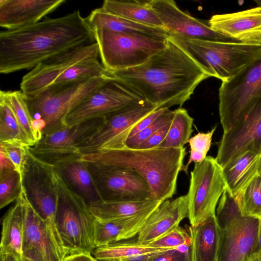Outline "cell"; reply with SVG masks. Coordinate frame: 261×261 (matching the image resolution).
<instances>
[{"label": "cell", "mask_w": 261, "mask_h": 261, "mask_svg": "<svg viewBox=\"0 0 261 261\" xmlns=\"http://www.w3.org/2000/svg\"><path fill=\"white\" fill-rule=\"evenodd\" d=\"M95 42L93 32L79 10L1 31L0 72L33 68L53 57Z\"/></svg>", "instance_id": "1"}, {"label": "cell", "mask_w": 261, "mask_h": 261, "mask_svg": "<svg viewBox=\"0 0 261 261\" xmlns=\"http://www.w3.org/2000/svg\"><path fill=\"white\" fill-rule=\"evenodd\" d=\"M158 109L182 105L210 76L181 48L168 39L167 46L137 66L112 72Z\"/></svg>", "instance_id": "2"}, {"label": "cell", "mask_w": 261, "mask_h": 261, "mask_svg": "<svg viewBox=\"0 0 261 261\" xmlns=\"http://www.w3.org/2000/svg\"><path fill=\"white\" fill-rule=\"evenodd\" d=\"M186 154L185 147L150 149L121 147L83 154L86 163L133 170L148 183L151 199L163 202L175 194L179 172Z\"/></svg>", "instance_id": "3"}, {"label": "cell", "mask_w": 261, "mask_h": 261, "mask_svg": "<svg viewBox=\"0 0 261 261\" xmlns=\"http://www.w3.org/2000/svg\"><path fill=\"white\" fill-rule=\"evenodd\" d=\"M58 194L56 215L57 231L66 255L93 252L96 218L85 199L64 179L59 170L50 165Z\"/></svg>", "instance_id": "4"}, {"label": "cell", "mask_w": 261, "mask_h": 261, "mask_svg": "<svg viewBox=\"0 0 261 261\" xmlns=\"http://www.w3.org/2000/svg\"><path fill=\"white\" fill-rule=\"evenodd\" d=\"M168 39L184 50L210 77L225 81L261 55V44L219 42L169 34Z\"/></svg>", "instance_id": "5"}, {"label": "cell", "mask_w": 261, "mask_h": 261, "mask_svg": "<svg viewBox=\"0 0 261 261\" xmlns=\"http://www.w3.org/2000/svg\"><path fill=\"white\" fill-rule=\"evenodd\" d=\"M93 34L101 63L110 73L143 64L165 48L168 42V37L120 33L106 29L95 31Z\"/></svg>", "instance_id": "6"}, {"label": "cell", "mask_w": 261, "mask_h": 261, "mask_svg": "<svg viewBox=\"0 0 261 261\" xmlns=\"http://www.w3.org/2000/svg\"><path fill=\"white\" fill-rule=\"evenodd\" d=\"M112 77H95L50 86L33 98H27L33 119H42L45 124L43 135L65 125L66 116Z\"/></svg>", "instance_id": "7"}, {"label": "cell", "mask_w": 261, "mask_h": 261, "mask_svg": "<svg viewBox=\"0 0 261 261\" xmlns=\"http://www.w3.org/2000/svg\"><path fill=\"white\" fill-rule=\"evenodd\" d=\"M261 98V55L219 89V113L223 133L228 131Z\"/></svg>", "instance_id": "8"}, {"label": "cell", "mask_w": 261, "mask_h": 261, "mask_svg": "<svg viewBox=\"0 0 261 261\" xmlns=\"http://www.w3.org/2000/svg\"><path fill=\"white\" fill-rule=\"evenodd\" d=\"M226 188L222 167L216 158L207 156L203 161L195 163L186 195L191 225L216 215V206Z\"/></svg>", "instance_id": "9"}, {"label": "cell", "mask_w": 261, "mask_h": 261, "mask_svg": "<svg viewBox=\"0 0 261 261\" xmlns=\"http://www.w3.org/2000/svg\"><path fill=\"white\" fill-rule=\"evenodd\" d=\"M22 184L31 204L46 224L58 248L65 257L56 228L58 194L50 165L39 160L29 151Z\"/></svg>", "instance_id": "10"}, {"label": "cell", "mask_w": 261, "mask_h": 261, "mask_svg": "<svg viewBox=\"0 0 261 261\" xmlns=\"http://www.w3.org/2000/svg\"><path fill=\"white\" fill-rule=\"evenodd\" d=\"M105 117L96 118L80 123L59 128L43 135L30 152L39 160L53 166L80 158V146L97 130Z\"/></svg>", "instance_id": "11"}, {"label": "cell", "mask_w": 261, "mask_h": 261, "mask_svg": "<svg viewBox=\"0 0 261 261\" xmlns=\"http://www.w3.org/2000/svg\"><path fill=\"white\" fill-rule=\"evenodd\" d=\"M145 101L128 86L112 77L73 109L65 117L64 123L72 126Z\"/></svg>", "instance_id": "12"}, {"label": "cell", "mask_w": 261, "mask_h": 261, "mask_svg": "<svg viewBox=\"0 0 261 261\" xmlns=\"http://www.w3.org/2000/svg\"><path fill=\"white\" fill-rule=\"evenodd\" d=\"M158 110L147 101L136 104L105 117L94 134L80 147L81 155L112 149L124 145L132 128L141 120Z\"/></svg>", "instance_id": "13"}, {"label": "cell", "mask_w": 261, "mask_h": 261, "mask_svg": "<svg viewBox=\"0 0 261 261\" xmlns=\"http://www.w3.org/2000/svg\"><path fill=\"white\" fill-rule=\"evenodd\" d=\"M87 163L101 200L120 201L151 199L148 183L136 171Z\"/></svg>", "instance_id": "14"}, {"label": "cell", "mask_w": 261, "mask_h": 261, "mask_svg": "<svg viewBox=\"0 0 261 261\" xmlns=\"http://www.w3.org/2000/svg\"><path fill=\"white\" fill-rule=\"evenodd\" d=\"M93 59H99L96 42L53 57L37 65L23 76L20 90L27 99L33 98L51 86L70 67Z\"/></svg>", "instance_id": "15"}, {"label": "cell", "mask_w": 261, "mask_h": 261, "mask_svg": "<svg viewBox=\"0 0 261 261\" xmlns=\"http://www.w3.org/2000/svg\"><path fill=\"white\" fill-rule=\"evenodd\" d=\"M247 150L261 153V98L230 129L223 133L216 159L223 167Z\"/></svg>", "instance_id": "16"}, {"label": "cell", "mask_w": 261, "mask_h": 261, "mask_svg": "<svg viewBox=\"0 0 261 261\" xmlns=\"http://www.w3.org/2000/svg\"><path fill=\"white\" fill-rule=\"evenodd\" d=\"M260 219L238 217L220 229L217 261H247L259 249Z\"/></svg>", "instance_id": "17"}, {"label": "cell", "mask_w": 261, "mask_h": 261, "mask_svg": "<svg viewBox=\"0 0 261 261\" xmlns=\"http://www.w3.org/2000/svg\"><path fill=\"white\" fill-rule=\"evenodd\" d=\"M149 5L168 35L211 41L239 43L213 30L208 21L197 19L182 11L173 0H149Z\"/></svg>", "instance_id": "18"}, {"label": "cell", "mask_w": 261, "mask_h": 261, "mask_svg": "<svg viewBox=\"0 0 261 261\" xmlns=\"http://www.w3.org/2000/svg\"><path fill=\"white\" fill-rule=\"evenodd\" d=\"M213 30L239 43L261 44V7L216 14L208 20Z\"/></svg>", "instance_id": "19"}, {"label": "cell", "mask_w": 261, "mask_h": 261, "mask_svg": "<svg viewBox=\"0 0 261 261\" xmlns=\"http://www.w3.org/2000/svg\"><path fill=\"white\" fill-rule=\"evenodd\" d=\"M24 228L22 251L33 249L40 261H63L64 257L58 248L45 223L29 201L23 186Z\"/></svg>", "instance_id": "20"}, {"label": "cell", "mask_w": 261, "mask_h": 261, "mask_svg": "<svg viewBox=\"0 0 261 261\" xmlns=\"http://www.w3.org/2000/svg\"><path fill=\"white\" fill-rule=\"evenodd\" d=\"M65 0H0V26L14 30L39 22Z\"/></svg>", "instance_id": "21"}, {"label": "cell", "mask_w": 261, "mask_h": 261, "mask_svg": "<svg viewBox=\"0 0 261 261\" xmlns=\"http://www.w3.org/2000/svg\"><path fill=\"white\" fill-rule=\"evenodd\" d=\"M188 217L187 195L163 201L149 216L138 234L137 241L149 244L179 226Z\"/></svg>", "instance_id": "22"}, {"label": "cell", "mask_w": 261, "mask_h": 261, "mask_svg": "<svg viewBox=\"0 0 261 261\" xmlns=\"http://www.w3.org/2000/svg\"><path fill=\"white\" fill-rule=\"evenodd\" d=\"M156 208L124 218L110 220L96 218L94 225L96 247L127 240L138 235L149 216Z\"/></svg>", "instance_id": "23"}, {"label": "cell", "mask_w": 261, "mask_h": 261, "mask_svg": "<svg viewBox=\"0 0 261 261\" xmlns=\"http://www.w3.org/2000/svg\"><path fill=\"white\" fill-rule=\"evenodd\" d=\"M191 261H217L220 228L216 215L189 227Z\"/></svg>", "instance_id": "24"}, {"label": "cell", "mask_w": 261, "mask_h": 261, "mask_svg": "<svg viewBox=\"0 0 261 261\" xmlns=\"http://www.w3.org/2000/svg\"><path fill=\"white\" fill-rule=\"evenodd\" d=\"M24 228V207L22 192L3 220L0 254L10 253L21 258Z\"/></svg>", "instance_id": "25"}, {"label": "cell", "mask_w": 261, "mask_h": 261, "mask_svg": "<svg viewBox=\"0 0 261 261\" xmlns=\"http://www.w3.org/2000/svg\"><path fill=\"white\" fill-rule=\"evenodd\" d=\"M93 32L106 29L114 32L144 34L168 37V33L163 29L148 26L117 16L105 10L102 7L93 10L85 18Z\"/></svg>", "instance_id": "26"}, {"label": "cell", "mask_w": 261, "mask_h": 261, "mask_svg": "<svg viewBox=\"0 0 261 261\" xmlns=\"http://www.w3.org/2000/svg\"><path fill=\"white\" fill-rule=\"evenodd\" d=\"M64 179L89 205L101 200L96 184L87 163L81 157L73 159L57 166Z\"/></svg>", "instance_id": "27"}, {"label": "cell", "mask_w": 261, "mask_h": 261, "mask_svg": "<svg viewBox=\"0 0 261 261\" xmlns=\"http://www.w3.org/2000/svg\"><path fill=\"white\" fill-rule=\"evenodd\" d=\"M259 154L247 150L222 167L227 189L233 196L258 174Z\"/></svg>", "instance_id": "28"}, {"label": "cell", "mask_w": 261, "mask_h": 261, "mask_svg": "<svg viewBox=\"0 0 261 261\" xmlns=\"http://www.w3.org/2000/svg\"><path fill=\"white\" fill-rule=\"evenodd\" d=\"M107 12L134 22L164 29L148 1L106 0L101 7Z\"/></svg>", "instance_id": "29"}, {"label": "cell", "mask_w": 261, "mask_h": 261, "mask_svg": "<svg viewBox=\"0 0 261 261\" xmlns=\"http://www.w3.org/2000/svg\"><path fill=\"white\" fill-rule=\"evenodd\" d=\"M162 202L152 199L120 201L100 200L88 205L96 219L110 220L129 217L156 208Z\"/></svg>", "instance_id": "30"}, {"label": "cell", "mask_w": 261, "mask_h": 261, "mask_svg": "<svg viewBox=\"0 0 261 261\" xmlns=\"http://www.w3.org/2000/svg\"><path fill=\"white\" fill-rule=\"evenodd\" d=\"M170 249L171 248H158L149 244L140 243L137 241L116 242L96 247L92 253L99 261H118L143 253L163 251Z\"/></svg>", "instance_id": "31"}, {"label": "cell", "mask_w": 261, "mask_h": 261, "mask_svg": "<svg viewBox=\"0 0 261 261\" xmlns=\"http://www.w3.org/2000/svg\"><path fill=\"white\" fill-rule=\"evenodd\" d=\"M194 119L188 111L181 107L174 110L169 131L163 141L157 147L180 148L188 142L193 131Z\"/></svg>", "instance_id": "32"}, {"label": "cell", "mask_w": 261, "mask_h": 261, "mask_svg": "<svg viewBox=\"0 0 261 261\" xmlns=\"http://www.w3.org/2000/svg\"><path fill=\"white\" fill-rule=\"evenodd\" d=\"M233 197L243 216L261 218V178L258 174Z\"/></svg>", "instance_id": "33"}, {"label": "cell", "mask_w": 261, "mask_h": 261, "mask_svg": "<svg viewBox=\"0 0 261 261\" xmlns=\"http://www.w3.org/2000/svg\"><path fill=\"white\" fill-rule=\"evenodd\" d=\"M0 141H17L31 147V143L12 108L0 97Z\"/></svg>", "instance_id": "34"}, {"label": "cell", "mask_w": 261, "mask_h": 261, "mask_svg": "<svg viewBox=\"0 0 261 261\" xmlns=\"http://www.w3.org/2000/svg\"><path fill=\"white\" fill-rule=\"evenodd\" d=\"M0 97L4 98L11 106L31 143V147L36 144L32 128L33 118L30 111L27 97L20 91H3Z\"/></svg>", "instance_id": "35"}, {"label": "cell", "mask_w": 261, "mask_h": 261, "mask_svg": "<svg viewBox=\"0 0 261 261\" xmlns=\"http://www.w3.org/2000/svg\"><path fill=\"white\" fill-rule=\"evenodd\" d=\"M23 177L16 170L0 176V208L16 201L22 190Z\"/></svg>", "instance_id": "36"}, {"label": "cell", "mask_w": 261, "mask_h": 261, "mask_svg": "<svg viewBox=\"0 0 261 261\" xmlns=\"http://www.w3.org/2000/svg\"><path fill=\"white\" fill-rule=\"evenodd\" d=\"M216 129L215 126L207 133H199L190 138L188 143L190 146V155L187 164L182 169L186 173H188V167L190 164L192 162L200 163L206 158Z\"/></svg>", "instance_id": "37"}, {"label": "cell", "mask_w": 261, "mask_h": 261, "mask_svg": "<svg viewBox=\"0 0 261 261\" xmlns=\"http://www.w3.org/2000/svg\"><path fill=\"white\" fill-rule=\"evenodd\" d=\"M243 215L233 196L226 188L221 196L216 211V218L220 229L235 218Z\"/></svg>", "instance_id": "38"}, {"label": "cell", "mask_w": 261, "mask_h": 261, "mask_svg": "<svg viewBox=\"0 0 261 261\" xmlns=\"http://www.w3.org/2000/svg\"><path fill=\"white\" fill-rule=\"evenodd\" d=\"M174 111L167 108L159 116L149 125L137 133L134 136L127 138L124 145L130 148H136L140 144L150 137L157 130L167 123L171 122L174 117Z\"/></svg>", "instance_id": "39"}, {"label": "cell", "mask_w": 261, "mask_h": 261, "mask_svg": "<svg viewBox=\"0 0 261 261\" xmlns=\"http://www.w3.org/2000/svg\"><path fill=\"white\" fill-rule=\"evenodd\" d=\"M29 146L17 141L1 142L0 148L13 164L15 169L22 176L27 162Z\"/></svg>", "instance_id": "40"}, {"label": "cell", "mask_w": 261, "mask_h": 261, "mask_svg": "<svg viewBox=\"0 0 261 261\" xmlns=\"http://www.w3.org/2000/svg\"><path fill=\"white\" fill-rule=\"evenodd\" d=\"M191 243L190 233L178 226L149 244L158 248H172L190 245Z\"/></svg>", "instance_id": "41"}, {"label": "cell", "mask_w": 261, "mask_h": 261, "mask_svg": "<svg viewBox=\"0 0 261 261\" xmlns=\"http://www.w3.org/2000/svg\"><path fill=\"white\" fill-rule=\"evenodd\" d=\"M151 261H191V244L161 252Z\"/></svg>", "instance_id": "42"}, {"label": "cell", "mask_w": 261, "mask_h": 261, "mask_svg": "<svg viewBox=\"0 0 261 261\" xmlns=\"http://www.w3.org/2000/svg\"><path fill=\"white\" fill-rule=\"evenodd\" d=\"M171 121L167 123L152 134L150 137L140 144L136 148L150 149L158 147L166 137Z\"/></svg>", "instance_id": "43"}, {"label": "cell", "mask_w": 261, "mask_h": 261, "mask_svg": "<svg viewBox=\"0 0 261 261\" xmlns=\"http://www.w3.org/2000/svg\"><path fill=\"white\" fill-rule=\"evenodd\" d=\"M166 109L167 108H162L156 110L139 121L129 132L127 139L134 136L137 133L149 125L159 116L163 113Z\"/></svg>", "instance_id": "44"}, {"label": "cell", "mask_w": 261, "mask_h": 261, "mask_svg": "<svg viewBox=\"0 0 261 261\" xmlns=\"http://www.w3.org/2000/svg\"><path fill=\"white\" fill-rule=\"evenodd\" d=\"M14 170H16V169L13 164L4 151L0 148V176L4 175Z\"/></svg>", "instance_id": "45"}, {"label": "cell", "mask_w": 261, "mask_h": 261, "mask_svg": "<svg viewBox=\"0 0 261 261\" xmlns=\"http://www.w3.org/2000/svg\"><path fill=\"white\" fill-rule=\"evenodd\" d=\"M63 261H99L89 253H77L67 255Z\"/></svg>", "instance_id": "46"}, {"label": "cell", "mask_w": 261, "mask_h": 261, "mask_svg": "<svg viewBox=\"0 0 261 261\" xmlns=\"http://www.w3.org/2000/svg\"><path fill=\"white\" fill-rule=\"evenodd\" d=\"M161 252L163 251H157L143 253L118 261H151Z\"/></svg>", "instance_id": "47"}, {"label": "cell", "mask_w": 261, "mask_h": 261, "mask_svg": "<svg viewBox=\"0 0 261 261\" xmlns=\"http://www.w3.org/2000/svg\"><path fill=\"white\" fill-rule=\"evenodd\" d=\"M21 261H40L35 251L33 249L23 250Z\"/></svg>", "instance_id": "48"}, {"label": "cell", "mask_w": 261, "mask_h": 261, "mask_svg": "<svg viewBox=\"0 0 261 261\" xmlns=\"http://www.w3.org/2000/svg\"><path fill=\"white\" fill-rule=\"evenodd\" d=\"M0 261H21V258L10 253L0 254Z\"/></svg>", "instance_id": "49"}, {"label": "cell", "mask_w": 261, "mask_h": 261, "mask_svg": "<svg viewBox=\"0 0 261 261\" xmlns=\"http://www.w3.org/2000/svg\"><path fill=\"white\" fill-rule=\"evenodd\" d=\"M247 261H261V251L259 248L251 255Z\"/></svg>", "instance_id": "50"}, {"label": "cell", "mask_w": 261, "mask_h": 261, "mask_svg": "<svg viewBox=\"0 0 261 261\" xmlns=\"http://www.w3.org/2000/svg\"><path fill=\"white\" fill-rule=\"evenodd\" d=\"M258 174L261 178V153L259 154L258 163Z\"/></svg>", "instance_id": "51"}, {"label": "cell", "mask_w": 261, "mask_h": 261, "mask_svg": "<svg viewBox=\"0 0 261 261\" xmlns=\"http://www.w3.org/2000/svg\"><path fill=\"white\" fill-rule=\"evenodd\" d=\"M260 219L259 235V248L261 251V218Z\"/></svg>", "instance_id": "52"}, {"label": "cell", "mask_w": 261, "mask_h": 261, "mask_svg": "<svg viewBox=\"0 0 261 261\" xmlns=\"http://www.w3.org/2000/svg\"><path fill=\"white\" fill-rule=\"evenodd\" d=\"M254 2L257 4V6L261 7V0H255Z\"/></svg>", "instance_id": "53"}]
</instances>
